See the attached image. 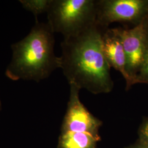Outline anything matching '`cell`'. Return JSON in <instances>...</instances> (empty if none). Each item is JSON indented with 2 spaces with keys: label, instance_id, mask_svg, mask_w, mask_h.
<instances>
[{
  "label": "cell",
  "instance_id": "cell-10",
  "mask_svg": "<svg viewBox=\"0 0 148 148\" xmlns=\"http://www.w3.org/2000/svg\"><path fill=\"white\" fill-rule=\"evenodd\" d=\"M138 139L141 143L148 147V117H144L138 131Z\"/></svg>",
  "mask_w": 148,
  "mask_h": 148
},
{
  "label": "cell",
  "instance_id": "cell-11",
  "mask_svg": "<svg viewBox=\"0 0 148 148\" xmlns=\"http://www.w3.org/2000/svg\"><path fill=\"white\" fill-rule=\"evenodd\" d=\"M136 84H148V53L143 65L137 76L136 79Z\"/></svg>",
  "mask_w": 148,
  "mask_h": 148
},
{
  "label": "cell",
  "instance_id": "cell-13",
  "mask_svg": "<svg viewBox=\"0 0 148 148\" xmlns=\"http://www.w3.org/2000/svg\"><path fill=\"white\" fill-rule=\"evenodd\" d=\"M2 101L1 99V98H0V112L2 110Z\"/></svg>",
  "mask_w": 148,
  "mask_h": 148
},
{
  "label": "cell",
  "instance_id": "cell-2",
  "mask_svg": "<svg viewBox=\"0 0 148 148\" xmlns=\"http://www.w3.org/2000/svg\"><path fill=\"white\" fill-rule=\"evenodd\" d=\"M54 34L47 23L36 20L27 36L11 45L12 58L5 76L14 81L40 82L60 68L59 57L54 52Z\"/></svg>",
  "mask_w": 148,
  "mask_h": 148
},
{
  "label": "cell",
  "instance_id": "cell-8",
  "mask_svg": "<svg viewBox=\"0 0 148 148\" xmlns=\"http://www.w3.org/2000/svg\"><path fill=\"white\" fill-rule=\"evenodd\" d=\"M100 140L88 133L61 132L57 148H96Z\"/></svg>",
  "mask_w": 148,
  "mask_h": 148
},
{
  "label": "cell",
  "instance_id": "cell-9",
  "mask_svg": "<svg viewBox=\"0 0 148 148\" xmlns=\"http://www.w3.org/2000/svg\"><path fill=\"white\" fill-rule=\"evenodd\" d=\"M19 3L27 11L32 13L37 20V16L47 13L51 0H19Z\"/></svg>",
  "mask_w": 148,
  "mask_h": 148
},
{
  "label": "cell",
  "instance_id": "cell-5",
  "mask_svg": "<svg viewBox=\"0 0 148 148\" xmlns=\"http://www.w3.org/2000/svg\"><path fill=\"white\" fill-rule=\"evenodd\" d=\"M127 61L128 81L126 90L136 84V79L148 53V16L131 29L120 27Z\"/></svg>",
  "mask_w": 148,
  "mask_h": 148
},
{
  "label": "cell",
  "instance_id": "cell-7",
  "mask_svg": "<svg viewBox=\"0 0 148 148\" xmlns=\"http://www.w3.org/2000/svg\"><path fill=\"white\" fill-rule=\"evenodd\" d=\"M101 47L104 56L110 68L119 71L127 82L128 79L126 71L127 61L120 27L106 29L102 35Z\"/></svg>",
  "mask_w": 148,
  "mask_h": 148
},
{
  "label": "cell",
  "instance_id": "cell-4",
  "mask_svg": "<svg viewBox=\"0 0 148 148\" xmlns=\"http://www.w3.org/2000/svg\"><path fill=\"white\" fill-rule=\"evenodd\" d=\"M97 23L108 28L112 23L134 26L148 16V0H98Z\"/></svg>",
  "mask_w": 148,
  "mask_h": 148
},
{
  "label": "cell",
  "instance_id": "cell-6",
  "mask_svg": "<svg viewBox=\"0 0 148 148\" xmlns=\"http://www.w3.org/2000/svg\"><path fill=\"white\" fill-rule=\"evenodd\" d=\"M69 85V100L62 122L61 132L88 133L100 138L99 130L102 122L93 116L80 101L81 89L73 84Z\"/></svg>",
  "mask_w": 148,
  "mask_h": 148
},
{
  "label": "cell",
  "instance_id": "cell-1",
  "mask_svg": "<svg viewBox=\"0 0 148 148\" xmlns=\"http://www.w3.org/2000/svg\"><path fill=\"white\" fill-rule=\"evenodd\" d=\"M106 29L96 22L76 35L64 38L60 45V69L69 85L94 95L108 93L113 89L111 68L101 47L103 33Z\"/></svg>",
  "mask_w": 148,
  "mask_h": 148
},
{
  "label": "cell",
  "instance_id": "cell-12",
  "mask_svg": "<svg viewBox=\"0 0 148 148\" xmlns=\"http://www.w3.org/2000/svg\"><path fill=\"white\" fill-rule=\"evenodd\" d=\"M126 148H148V147L141 143L139 140H137L136 143L133 144Z\"/></svg>",
  "mask_w": 148,
  "mask_h": 148
},
{
  "label": "cell",
  "instance_id": "cell-3",
  "mask_svg": "<svg viewBox=\"0 0 148 148\" xmlns=\"http://www.w3.org/2000/svg\"><path fill=\"white\" fill-rule=\"evenodd\" d=\"M47 24L53 33L64 37L76 35L96 23L95 0H51Z\"/></svg>",
  "mask_w": 148,
  "mask_h": 148
}]
</instances>
